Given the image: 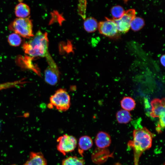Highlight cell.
<instances>
[{
  "label": "cell",
  "instance_id": "19",
  "mask_svg": "<svg viewBox=\"0 0 165 165\" xmlns=\"http://www.w3.org/2000/svg\"><path fill=\"white\" fill-rule=\"evenodd\" d=\"M145 22L143 19L140 17H135L131 21L130 27L134 31L141 29L144 25Z\"/></svg>",
  "mask_w": 165,
  "mask_h": 165
},
{
  "label": "cell",
  "instance_id": "9",
  "mask_svg": "<svg viewBox=\"0 0 165 165\" xmlns=\"http://www.w3.org/2000/svg\"><path fill=\"white\" fill-rule=\"evenodd\" d=\"M165 99L156 98L151 102V110L150 116L153 118L159 117L161 115L165 113Z\"/></svg>",
  "mask_w": 165,
  "mask_h": 165
},
{
  "label": "cell",
  "instance_id": "21",
  "mask_svg": "<svg viewBox=\"0 0 165 165\" xmlns=\"http://www.w3.org/2000/svg\"><path fill=\"white\" fill-rule=\"evenodd\" d=\"M125 12L123 7L119 5L113 7L111 9V13L113 18V20L119 19L123 16Z\"/></svg>",
  "mask_w": 165,
  "mask_h": 165
},
{
  "label": "cell",
  "instance_id": "11",
  "mask_svg": "<svg viewBox=\"0 0 165 165\" xmlns=\"http://www.w3.org/2000/svg\"><path fill=\"white\" fill-rule=\"evenodd\" d=\"M111 142L110 135L104 131L98 132L95 139V143L97 146L99 148H104L109 147Z\"/></svg>",
  "mask_w": 165,
  "mask_h": 165
},
{
  "label": "cell",
  "instance_id": "6",
  "mask_svg": "<svg viewBox=\"0 0 165 165\" xmlns=\"http://www.w3.org/2000/svg\"><path fill=\"white\" fill-rule=\"evenodd\" d=\"M57 150L64 155L74 150L77 142L76 138L73 136L64 134L59 137L57 140Z\"/></svg>",
  "mask_w": 165,
  "mask_h": 165
},
{
  "label": "cell",
  "instance_id": "14",
  "mask_svg": "<svg viewBox=\"0 0 165 165\" xmlns=\"http://www.w3.org/2000/svg\"><path fill=\"white\" fill-rule=\"evenodd\" d=\"M85 30L89 32L95 31L98 27L97 22L94 18L89 17L85 19L83 23Z\"/></svg>",
  "mask_w": 165,
  "mask_h": 165
},
{
  "label": "cell",
  "instance_id": "16",
  "mask_svg": "<svg viewBox=\"0 0 165 165\" xmlns=\"http://www.w3.org/2000/svg\"><path fill=\"white\" fill-rule=\"evenodd\" d=\"M121 105L125 110L130 111L133 110L135 107V102L134 100L129 97H124L121 101Z\"/></svg>",
  "mask_w": 165,
  "mask_h": 165
},
{
  "label": "cell",
  "instance_id": "8",
  "mask_svg": "<svg viewBox=\"0 0 165 165\" xmlns=\"http://www.w3.org/2000/svg\"><path fill=\"white\" fill-rule=\"evenodd\" d=\"M100 33L110 38H115L119 35L116 25L113 20L106 18V20L99 22L98 26Z\"/></svg>",
  "mask_w": 165,
  "mask_h": 165
},
{
  "label": "cell",
  "instance_id": "2",
  "mask_svg": "<svg viewBox=\"0 0 165 165\" xmlns=\"http://www.w3.org/2000/svg\"><path fill=\"white\" fill-rule=\"evenodd\" d=\"M48 42L47 33L38 31L28 42L23 43L22 48L31 56L46 57L49 53Z\"/></svg>",
  "mask_w": 165,
  "mask_h": 165
},
{
  "label": "cell",
  "instance_id": "4",
  "mask_svg": "<svg viewBox=\"0 0 165 165\" xmlns=\"http://www.w3.org/2000/svg\"><path fill=\"white\" fill-rule=\"evenodd\" d=\"M9 30L26 38L34 36L33 24L29 17L15 19L9 26Z\"/></svg>",
  "mask_w": 165,
  "mask_h": 165
},
{
  "label": "cell",
  "instance_id": "20",
  "mask_svg": "<svg viewBox=\"0 0 165 165\" xmlns=\"http://www.w3.org/2000/svg\"><path fill=\"white\" fill-rule=\"evenodd\" d=\"M8 41L10 46L16 47L18 46L20 44L22 40L19 35L14 33L9 35Z\"/></svg>",
  "mask_w": 165,
  "mask_h": 165
},
{
  "label": "cell",
  "instance_id": "17",
  "mask_svg": "<svg viewBox=\"0 0 165 165\" xmlns=\"http://www.w3.org/2000/svg\"><path fill=\"white\" fill-rule=\"evenodd\" d=\"M84 160L76 156H69L63 160L62 165H84Z\"/></svg>",
  "mask_w": 165,
  "mask_h": 165
},
{
  "label": "cell",
  "instance_id": "24",
  "mask_svg": "<svg viewBox=\"0 0 165 165\" xmlns=\"http://www.w3.org/2000/svg\"><path fill=\"white\" fill-rule=\"evenodd\" d=\"M160 61L161 63L163 66H165V55H162L160 58Z\"/></svg>",
  "mask_w": 165,
  "mask_h": 165
},
{
  "label": "cell",
  "instance_id": "13",
  "mask_svg": "<svg viewBox=\"0 0 165 165\" xmlns=\"http://www.w3.org/2000/svg\"><path fill=\"white\" fill-rule=\"evenodd\" d=\"M30 13L29 7L26 4L20 2L16 5L15 8V13L18 18L27 17Z\"/></svg>",
  "mask_w": 165,
  "mask_h": 165
},
{
  "label": "cell",
  "instance_id": "5",
  "mask_svg": "<svg viewBox=\"0 0 165 165\" xmlns=\"http://www.w3.org/2000/svg\"><path fill=\"white\" fill-rule=\"evenodd\" d=\"M48 66L45 71V80L48 84L54 86L58 82L60 72L57 65L49 53L45 57Z\"/></svg>",
  "mask_w": 165,
  "mask_h": 165
},
{
  "label": "cell",
  "instance_id": "22",
  "mask_svg": "<svg viewBox=\"0 0 165 165\" xmlns=\"http://www.w3.org/2000/svg\"><path fill=\"white\" fill-rule=\"evenodd\" d=\"M159 121L157 126L156 128V130L158 133H160L163 129L165 125V113H164L159 116Z\"/></svg>",
  "mask_w": 165,
  "mask_h": 165
},
{
  "label": "cell",
  "instance_id": "10",
  "mask_svg": "<svg viewBox=\"0 0 165 165\" xmlns=\"http://www.w3.org/2000/svg\"><path fill=\"white\" fill-rule=\"evenodd\" d=\"M23 165H47V161L41 152H31Z\"/></svg>",
  "mask_w": 165,
  "mask_h": 165
},
{
  "label": "cell",
  "instance_id": "15",
  "mask_svg": "<svg viewBox=\"0 0 165 165\" xmlns=\"http://www.w3.org/2000/svg\"><path fill=\"white\" fill-rule=\"evenodd\" d=\"M116 118L118 122L120 123H127L131 120V115L129 112L124 109L117 112Z\"/></svg>",
  "mask_w": 165,
  "mask_h": 165
},
{
  "label": "cell",
  "instance_id": "23",
  "mask_svg": "<svg viewBox=\"0 0 165 165\" xmlns=\"http://www.w3.org/2000/svg\"><path fill=\"white\" fill-rule=\"evenodd\" d=\"M80 2L79 5V14L82 16L85 19V11L86 9V2H85V1H82Z\"/></svg>",
  "mask_w": 165,
  "mask_h": 165
},
{
  "label": "cell",
  "instance_id": "1",
  "mask_svg": "<svg viewBox=\"0 0 165 165\" xmlns=\"http://www.w3.org/2000/svg\"><path fill=\"white\" fill-rule=\"evenodd\" d=\"M154 134L146 127L134 129L132 140L128 145L133 149L134 165H139L140 158L142 153L152 146Z\"/></svg>",
  "mask_w": 165,
  "mask_h": 165
},
{
  "label": "cell",
  "instance_id": "12",
  "mask_svg": "<svg viewBox=\"0 0 165 165\" xmlns=\"http://www.w3.org/2000/svg\"><path fill=\"white\" fill-rule=\"evenodd\" d=\"M93 145L92 139L89 136L84 135L79 139L78 143V151L79 153L83 156L84 152L90 148Z\"/></svg>",
  "mask_w": 165,
  "mask_h": 165
},
{
  "label": "cell",
  "instance_id": "3",
  "mask_svg": "<svg viewBox=\"0 0 165 165\" xmlns=\"http://www.w3.org/2000/svg\"><path fill=\"white\" fill-rule=\"evenodd\" d=\"M70 97L67 92L64 89L57 90L50 98L48 107L54 108L60 112L68 110L71 105Z\"/></svg>",
  "mask_w": 165,
  "mask_h": 165
},
{
  "label": "cell",
  "instance_id": "7",
  "mask_svg": "<svg viewBox=\"0 0 165 165\" xmlns=\"http://www.w3.org/2000/svg\"><path fill=\"white\" fill-rule=\"evenodd\" d=\"M135 10L131 9L125 12L119 19L113 20L118 31L123 33L127 32L130 28L131 21L135 17Z\"/></svg>",
  "mask_w": 165,
  "mask_h": 165
},
{
  "label": "cell",
  "instance_id": "18",
  "mask_svg": "<svg viewBox=\"0 0 165 165\" xmlns=\"http://www.w3.org/2000/svg\"><path fill=\"white\" fill-rule=\"evenodd\" d=\"M26 82L23 79L18 81L0 83V91L4 89L19 87Z\"/></svg>",
  "mask_w": 165,
  "mask_h": 165
}]
</instances>
